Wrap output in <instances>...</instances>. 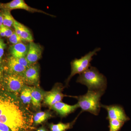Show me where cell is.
I'll use <instances>...</instances> for the list:
<instances>
[{
  "label": "cell",
  "mask_w": 131,
  "mask_h": 131,
  "mask_svg": "<svg viewBox=\"0 0 131 131\" xmlns=\"http://www.w3.org/2000/svg\"><path fill=\"white\" fill-rule=\"evenodd\" d=\"M40 87L31 86V104L34 110H39L41 107V102L43 100L46 94Z\"/></svg>",
  "instance_id": "7c38bea8"
},
{
  "label": "cell",
  "mask_w": 131,
  "mask_h": 131,
  "mask_svg": "<svg viewBox=\"0 0 131 131\" xmlns=\"http://www.w3.org/2000/svg\"><path fill=\"white\" fill-rule=\"evenodd\" d=\"M37 131H47L46 129L44 126H42L39 127L37 130Z\"/></svg>",
  "instance_id": "f1b7e54d"
},
{
  "label": "cell",
  "mask_w": 131,
  "mask_h": 131,
  "mask_svg": "<svg viewBox=\"0 0 131 131\" xmlns=\"http://www.w3.org/2000/svg\"><path fill=\"white\" fill-rule=\"evenodd\" d=\"M9 40L13 45L17 44L23 41L21 37L16 34L15 31L14 32L13 35L9 38Z\"/></svg>",
  "instance_id": "44dd1931"
},
{
  "label": "cell",
  "mask_w": 131,
  "mask_h": 131,
  "mask_svg": "<svg viewBox=\"0 0 131 131\" xmlns=\"http://www.w3.org/2000/svg\"><path fill=\"white\" fill-rule=\"evenodd\" d=\"M1 8L10 11L15 9H24L31 13H39L53 16L52 15L47 13L42 10L31 7L27 4L24 0H13L7 3H1Z\"/></svg>",
  "instance_id": "9c48e42d"
},
{
  "label": "cell",
  "mask_w": 131,
  "mask_h": 131,
  "mask_svg": "<svg viewBox=\"0 0 131 131\" xmlns=\"http://www.w3.org/2000/svg\"><path fill=\"white\" fill-rule=\"evenodd\" d=\"M19 94L20 101L24 105L28 108L31 103V86L26 84Z\"/></svg>",
  "instance_id": "9a60e30c"
},
{
  "label": "cell",
  "mask_w": 131,
  "mask_h": 131,
  "mask_svg": "<svg viewBox=\"0 0 131 131\" xmlns=\"http://www.w3.org/2000/svg\"><path fill=\"white\" fill-rule=\"evenodd\" d=\"M2 28L3 32L5 34V37L7 38H9L13 33L14 32L13 30L9 27H7L5 26L2 25L1 26Z\"/></svg>",
  "instance_id": "603a6c76"
},
{
  "label": "cell",
  "mask_w": 131,
  "mask_h": 131,
  "mask_svg": "<svg viewBox=\"0 0 131 131\" xmlns=\"http://www.w3.org/2000/svg\"><path fill=\"white\" fill-rule=\"evenodd\" d=\"M64 88L62 83H56L50 91L46 92L43 100L45 104L51 107L56 103L62 102L65 96L62 93Z\"/></svg>",
  "instance_id": "8992f818"
},
{
  "label": "cell",
  "mask_w": 131,
  "mask_h": 131,
  "mask_svg": "<svg viewBox=\"0 0 131 131\" xmlns=\"http://www.w3.org/2000/svg\"><path fill=\"white\" fill-rule=\"evenodd\" d=\"M109 131H119L123 126L125 122L115 119L109 120Z\"/></svg>",
  "instance_id": "ffe728a7"
},
{
  "label": "cell",
  "mask_w": 131,
  "mask_h": 131,
  "mask_svg": "<svg viewBox=\"0 0 131 131\" xmlns=\"http://www.w3.org/2000/svg\"><path fill=\"white\" fill-rule=\"evenodd\" d=\"M7 68L8 73H13L22 77L27 69L19 63L16 59L12 56L9 57L8 59Z\"/></svg>",
  "instance_id": "5bb4252c"
},
{
  "label": "cell",
  "mask_w": 131,
  "mask_h": 131,
  "mask_svg": "<svg viewBox=\"0 0 131 131\" xmlns=\"http://www.w3.org/2000/svg\"><path fill=\"white\" fill-rule=\"evenodd\" d=\"M1 3H0V8H1Z\"/></svg>",
  "instance_id": "f546056e"
},
{
  "label": "cell",
  "mask_w": 131,
  "mask_h": 131,
  "mask_svg": "<svg viewBox=\"0 0 131 131\" xmlns=\"http://www.w3.org/2000/svg\"><path fill=\"white\" fill-rule=\"evenodd\" d=\"M5 37V34L1 26L0 27V37Z\"/></svg>",
  "instance_id": "83f0119b"
},
{
  "label": "cell",
  "mask_w": 131,
  "mask_h": 131,
  "mask_svg": "<svg viewBox=\"0 0 131 131\" xmlns=\"http://www.w3.org/2000/svg\"><path fill=\"white\" fill-rule=\"evenodd\" d=\"M19 36L23 41H26L29 43L33 42V38L31 32L23 24L21 25V30Z\"/></svg>",
  "instance_id": "d6986e66"
},
{
  "label": "cell",
  "mask_w": 131,
  "mask_h": 131,
  "mask_svg": "<svg viewBox=\"0 0 131 131\" xmlns=\"http://www.w3.org/2000/svg\"><path fill=\"white\" fill-rule=\"evenodd\" d=\"M0 131H12L7 125L0 122Z\"/></svg>",
  "instance_id": "d4e9b609"
},
{
  "label": "cell",
  "mask_w": 131,
  "mask_h": 131,
  "mask_svg": "<svg viewBox=\"0 0 131 131\" xmlns=\"http://www.w3.org/2000/svg\"><path fill=\"white\" fill-rule=\"evenodd\" d=\"M26 84L40 87V67L37 63L27 68L22 76Z\"/></svg>",
  "instance_id": "ba28073f"
},
{
  "label": "cell",
  "mask_w": 131,
  "mask_h": 131,
  "mask_svg": "<svg viewBox=\"0 0 131 131\" xmlns=\"http://www.w3.org/2000/svg\"><path fill=\"white\" fill-rule=\"evenodd\" d=\"M101 107L105 108L107 111L106 119L108 120L115 119L124 122L130 120V118L127 115L122 106L118 105H106L101 104Z\"/></svg>",
  "instance_id": "52a82bcc"
},
{
  "label": "cell",
  "mask_w": 131,
  "mask_h": 131,
  "mask_svg": "<svg viewBox=\"0 0 131 131\" xmlns=\"http://www.w3.org/2000/svg\"><path fill=\"white\" fill-rule=\"evenodd\" d=\"M51 107L61 117L68 116L71 113L74 112L77 108H79L77 103L71 105L62 102L56 103Z\"/></svg>",
  "instance_id": "8fae6325"
},
{
  "label": "cell",
  "mask_w": 131,
  "mask_h": 131,
  "mask_svg": "<svg viewBox=\"0 0 131 131\" xmlns=\"http://www.w3.org/2000/svg\"><path fill=\"white\" fill-rule=\"evenodd\" d=\"M77 82L86 86L89 90L105 91L107 87L106 78L97 68L91 66L79 75Z\"/></svg>",
  "instance_id": "7a4b0ae2"
},
{
  "label": "cell",
  "mask_w": 131,
  "mask_h": 131,
  "mask_svg": "<svg viewBox=\"0 0 131 131\" xmlns=\"http://www.w3.org/2000/svg\"><path fill=\"white\" fill-rule=\"evenodd\" d=\"M33 114L14 94L0 88V122L12 131H33Z\"/></svg>",
  "instance_id": "6da1fadb"
},
{
  "label": "cell",
  "mask_w": 131,
  "mask_h": 131,
  "mask_svg": "<svg viewBox=\"0 0 131 131\" xmlns=\"http://www.w3.org/2000/svg\"><path fill=\"white\" fill-rule=\"evenodd\" d=\"M3 76V69L1 66V63H0V81L2 80Z\"/></svg>",
  "instance_id": "4316f807"
},
{
  "label": "cell",
  "mask_w": 131,
  "mask_h": 131,
  "mask_svg": "<svg viewBox=\"0 0 131 131\" xmlns=\"http://www.w3.org/2000/svg\"><path fill=\"white\" fill-rule=\"evenodd\" d=\"M42 48L39 44L30 42L26 58L31 65L37 63L42 56Z\"/></svg>",
  "instance_id": "30bf717a"
},
{
  "label": "cell",
  "mask_w": 131,
  "mask_h": 131,
  "mask_svg": "<svg viewBox=\"0 0 131 131\" xmlns=\"http://www.w3.org/2000/svg\"><path fill=\"white\" fill-rule=\"evenodd\" d=\"M52 116L51 113L49 111H39L35 113L33 118L34 125L35 126L42 124Z\"/></svg>",
  "instance_id": "e0dca14e"
},
{
  "label": "cell",
  "mask_w": 131,
  "mask_h": 131,
  "mask_svg": "<svg viewBox=\"0 0 131 131\" xmlns=\"http://www.w3.org/2000/svg\"><path fill=\"white\" fill-rule=\"evenodd\" d=\"M6 46V44L4 40L0 37V63H1L2 59L4 53V50Z\"/></svg>",
  "instance_id": "cb8c5ba5"
},
{
  "label": "cell",
  "mask_w": 131,
  "mask_h": 131,
  "mask_svg": "<svg viewBox=\"0 0 131 131\" xmlns=\"http://www.w3.org/2000/svg\"><path fill=\"white\" fill-rule=\"evenodd\" d=\"M2 87L8 92L18 95L26 85L21 76L7 72L3 76Z\"/></svg>",
  "instance_id": "5b68a950"
},
{
  "label": "cell",
  "mask_w": 131,
  "mask_h": 131,
  "mask_svg": "<svg viewBox=\"0 0 131 131\" xmlns=\"http://www.w3.org/2000/svg\"><path fill=\"white\" fill-rule=\"evenodd\" d=\"M2 13L3 16V24L5 26L11 28L13 27L15 19L11 13V11L2 9Z\"/></svg>",
  "instance_id": "ac0fdd59"
},
{
  "label": "cell",
  "mask_w": 131,
  "mask_h": 131,
  "mask_svg": "<svg viewBox=\"0 0 131 131\" xmlns=\"http://www.w3.org/2000/svg\"><path fill=\"white\" fill-rule=\"evenodd\" d=\"M81 113V112L80 114L78 115L73 121L69 123H63L60 122L57 124L53 123L50 124L49 125L50 131H66L69 129H72L78 117Z\"/></svg>",
  "instance_id": "2e32d148"
},
{
  "label": "cell",
  "mask_w": 131,
  "mask_h": 131,
  "mask_svg": "<svg viewBox=\"0 0 131 131\" xmlns=\"http://www.w3.org/2000/svg\"><path fill=\"white\" fill-rule=\"evenodd\" d=\"M16 61H18L19 63L21 65L25 67L27 69L29 68L31 65V64L29 63L27 60L26 57H25L20 58H15Z\"/></svg>",
  "instance_id": "7402d4cb"
},
{
  "label": "cell",
  "mask_w": 131,
  "mask_h": 131,
  "mask_svg": "<svg viewBox=\"0 0 131 131\" xmlns=\"http://www.w3.org/2000/svg\"><path fill=\"white\" fill-rule=\"evenodd\" d=\"M3 24V16L1 12H0V27Z\"/></svg>",
  "instance_id": "484cf974"
},
{
  "label": "cell",
  "mask_w": 131,
  "mask_h": 131,
  "mask_svg": "<svg viewBox=\"0 0 131 131\" xmlns=\"http://www.w3.org/2000/svg\"><path fill=\"white\" fill-rule=\"evenodd\" d=\"M101 50L100 48L97 47L94 49L93 51L89 52L80 59L75 58L71 61V72L66 81V86L69 84L71 78L75 75L81 74L91 67V62L93 60V57L96 55L97 52L100 51Z\"/></svg>",
  "instance_id": "277c9868"
},
{
  "label": "cell",
  "mask_w": 131,
  "mask_h": 131,
  "mask_svg": "<svg viewBox=\"0 0 131 131\" xmlns=\"http://www.w3.org/2000/svg\"><path fill=\"white\" fill-rule=\"evenodd\" d=\"M105 91H93L88 90L86 93L78 96H72L78 100V105L81 109V112H88L98 115L101 110V98Z\"/></svg>",
  "instance_id": "3957f363"
},
{
  "label": "cell",
  "mask_w": 131,
  "mask_h": 131,
  "mask_svg": "<svg viewBox=\"0 0 131 131\" xmlns=\"http://www.w3.org/2000/svg\"><path fill=\"white\" fill-rule=\"evenodd\" d=\"M28 46L21 42L11 46L9 47V52L12 56L15 58L26 57L28 52Z\"/></svg>",
  "instance_id": "4fadbf2b"
}]
</instances>
